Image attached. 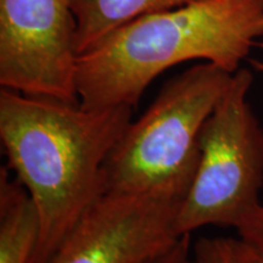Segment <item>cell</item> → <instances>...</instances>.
I'll use <instances>...</instances> for the list:
<instances>
[{
  "mask_svg": "<svg viewBox=\"0 0 263 263\" xmlns=\"http://www.w3.org/2000/svg\"><path fill=\"white\" fill-rule=\"evenodd\" d=\"M186 192L104 194L47 263H146L180 238L176 221Z\"/></svg>",
  "mask_w": 263,
  "mask_h": 263,
  "instance_id": "6",
  "label": "cell"
},
{
  "mask_svg": "<svg viewBox=\"0 0 263 263\" xmlns=\"http://www.w3.org/2000/svg\"><path fill=\"white\" fill-rule=\"evenodd\" d=\"M134 108L0 90V140L39 219L33 263H47L105 194V164L133 120Z\"/></svg>",
  "mask_w": 263,
  "mask_h": 263,
  "instance_id": "1",
  "label": "cell"
},
{
  "mask_svg": "<svg viewBox=\"0 0 263 263\" xmlns=\"http://www.w3.org/2000/svg\"><path fill=\"white\" fill-rule=\"evenodd\" d=\"M238 236L263 249V203L236 229Z\"/></svg>",
  "mask_w": 263,
  "mask_h": 263,
  "instance_id": "11",
  "label": "cell"
},
{
  "mask_svg": "<svg viewBox=\"0 0 263 263\" xmlns=\"http://www.w3.org/2000/svg\"><path fill=\"white\" fill-rule=\"evenodd\" d=\"M39 219L31 196L8 167L0 170V263H33Z\"/></svg>",
  "mask_w": 263,
  "mask_h": 263,
  "instance_id": "7",
  "label": "cell"
},
{
  "mask_svg": "<svg viewBox=\"0 0 263 263\" xmlns=\"http://www.w3.org/2000/svg\"><path fill=\"white\" fill-rule=\"evenodd\" d=\"M261 48L263 49V42L261 43ZM254 65H255V67L257 68V70L263 71V62H254Z\"/></svg>",
  "mask_w": 263,
  "mask_h": 263,
  "instance_id": "12",
  "label": "cell"
},
{
  "mask_svg": "<svg viewBox=\"0 0 263 263\" xmlns=\"http://www.w3.org/2000/svg\"><path fill=\"white\" fill-rule=\"evenodd\" d=\"M203 0H71L77 22L78 57L108 33L140 16L166 11Z\"/></svg>",
  "mask_w": 263,
  "mask_h": 263,
  "instance_id": "8",
  "label": "cell"
},
{
  "mask_svg": "<svg viewBox=\"0 0 263 263\" xmlns=\"http://www.w3.org/2000/svg\"><path fill=\"white\" fill-rule=\"evenodd\" d=\"M146 263H195L192 235H182L170 249Z\"/></svg>",
  "mask_w": 263,
  "mask_h": 263,
  "instance_id": "10",
  "label": "cell"
},
{
  "mask_svg": "<svg viewBox=\"0 0 263 263\" xmlns=\"http://www.w3.org/2000/svg\"><path fill=\"white\" fill-rule=\"evenodd\" d=\"M71 0H0V85L80 103Z\"/></svg>",
  "mask_w": 263,
  "mask_h": 263,
  "instance_id": "5",
  "label": "cell"
},
{
  "mask_svg": "<svg viewBox=\"0 0 263 263\" xmlns=\"http://www.w3.org/2000/svg\"><path fill=\"white\" fill-rule=\"evenodd\" d=\"M263 37V0H203L140 16L99 41L77 61L82 106L137 107L161 73L186 61L234 73Z\"/></svg>",
  "mask_w": 263,
  "mask_h": 263,
  "instance_id": "2",
  "label": "cell"
},
{
  "mask_svg": "<svg viewBox=\"0 0 263 263\" xmlns=\"http://www.w3.org/2000/svg\"><path fill=\"white\" fill-rule=\"evenodd\" d=\"M195 263H263V249L240 236H205L193 244Z\"/></svg>",
  "mask_w": 263,
  "mask_h": 263,
  "instance_id": "9",
  "label": "cell"
},
{
  "mask_svg": "<svg viewBox=\"0 0 263 263\" xmlns=\"http://www.w3.org/2000/svg\"><path fill=\"white\" fill-rule=\"evenodd\" d=\"M233 73L201 62L164 83L146 111L132 120L105 164V194L157 189L188 192L200 136Z\"/></svg>",
  "mask_w": 263,
  "mask_h": 263,
  "instance_id": "3",
  "label": "cell"
},
{
  "mask_svg": "<svg viewBox=\"0 0 263 263\" xmlns=\"http://www.w3.org/2000/svg\"><path fill=\"white\" fill-rule=\"evenodd\" d=\"M252 81L248 68L234 72L203 124L196 172L177 215L180 236L207 226L238 229L262 203L263 127L248 99Z\"/></svg>",
  "mask_w": 263,
  "mask_h": 263,
  "instance_id": "4",
  "label": "cell"
}]
</instances>
